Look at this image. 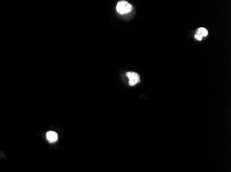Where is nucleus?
Instances as JSON below:
<instances>
[{
	"label": "nucleus",
	"mask_w": 231,
	"mask_h": 172,
	"mask_svg": "<svg viewBox=\"0 0 231 172\" xmlns=\"http://www.w3.org/2000/svg\"><path fill=\"white\" fill-rule=\"evenodd\" d=\"M132 10V6L126 1H120L116 6V10L121 15L130 13Z\"/></svg>",
	"instance_id": "1"
},
{
	"label": "nucleus",
	"mask_w": 231,
	"mask_h": 172,
	"mask_svg": "<svg viewBox=\"0 0 231 172\" xmlns=\"http://www.w3.org/2000/svg\"><path fill=\"white\" fill-rule=\"evenodd\" d=\"M127 77L130 79V81H129L130 85H135L136 84L140 82V77L137 73L133 72H129L127 73Z\"/></svg>",
	"instance_id": "2"
},
{
	"label": "nucleus",
	"mask_w": 231,
	"mask_h": 172,
	"mask_svg": "<svg viewBox=\"0 0 231 172\" xmlns=\"http://www.w3.org/2000/svg\"><path fill=\"white\" fill-rule=\"evenodd\" d=\"M47 140H49V142H50V143H55V142L57 141L58 140L57 133L53 131H48V132L47 133Z\"/></svg>",
	"instance_id": "3"
},
{
	"label": "nucleus",
	"mask_w": 231,
	"mask_h": 172,
	"mask_svg": "<svg viewBox=\"0 0 231 172\" xmlns=\"http://www.w3.org/2000/svg\"><path fill=\"white\" fill-rule=\"evenodd\" d=\"M197 33H198L200 34L202 36L204 37H206L208 34V30H206V28H199L197 29Z\"/></svg>",
	"instance_id": "4"
},
{
	"label": "nucleus",
	"mask_w": 231,
	"mask_h": 172,
	"mask_svg": "<svg viewBox=\"0 0 231 172\" xmlns=\"http://www.w3.org/2000/svg\"><path fill=\"white\" fill-rule=\"evenodd\" d=\"M195 37L196 39L199 40V41H202L203 37H202V35H201L200 34H199V33H196V34H195Z\"/></svg>",
	"instance_id": "5"
}]
</instances>
